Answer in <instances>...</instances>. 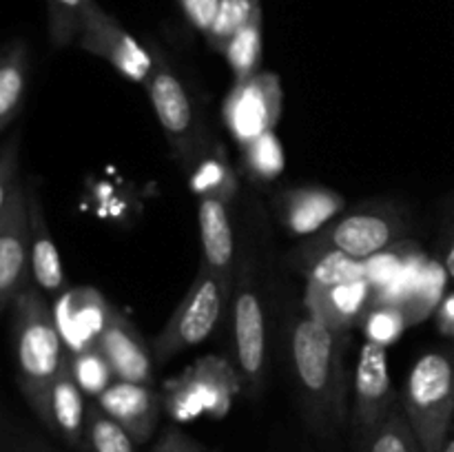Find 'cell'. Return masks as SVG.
Here are the masks:
<instances>
[{
    "mask_svg": "<svg viewBox=\"0 0 454 452\" xmlns=\"http://www.w3.org/2000/svg\"><path fill=\"white\" fill-rule=\"evenodd\" d=\"M348 332H337L313 313L295 319L291 331V366L306 421L319 437L337 433L348 415L346 377Z\"/></svg>",
    "mask_w": 454,
    "mask_h": 452,
    "instance_id": "6da1fadb",
    "label": "cell"
},
{
    "mask_svg": "<svg viewBox=\"0 0 454 452\" xmlns=\"http://www.w3.org/2000/svg\"><path fill=\"white\" fill-rule=\"evenodd\" d=\"M12 337L16 381L35 417L43 415L51 386L65 363L67 348L53 308L34 288H25L12 304Z\"/></svg>",
    "mask_w": 454,
    "mask_h": 452,
    "instance_id": "7a4b0ae2",
    "label": "cell"
},
{
    "mask_svg": "<svg viewBox=\"0 0 454 452\" xmlns=\"http://www.w3.org/2000/svg\"><path fill=\"white\" fill-rule=\"evenodd\" d=\"M399 399L426 452H442L454 424V348L419 355Z\"/></svg>",
    "mask_w": 454,
    "mask_h": 452,
    "instance_id": "3957f363",
    "label": "cell"
},
{
    "mask_svg": "<svg viewBox=\"0 0 454 452\" xmlns=\"http://www.w3.org/2000/svg\"><path fill=\"white\" fill-rule=\"evenodd\" d=\"M235 282H229L207 264H200L198 275L177 308L164 323L153 339V355L160 363L168 362L176 355L202 344L224 315L226 306L233 300Z\"/></svg>",
    "mask_w": 454,
    "mask_h": 452,
    "instance_id": "277c9868",
    "label": "cell"
},
{
    "mask_svg": "<svg viewBox=\"0 0 454 452\" xmlns=\"http://www.w3.org/2000/svg\"><path fill=\"white\" fill-rule=\"evenodd\" d=\"M239 388L244 386L238 368L231 366L226 359L207 355L191 363L176 379L167 381L162 393L164 408L177 421L193 419L198 415L224 417Z\"/></svg>",
    "mask_w": 454,
    "mask_h": 452,
    "instance_id": "5b68a950",
    "label": "cell"
},
{
    "mask_svg": "<svg viewBox=\"0 0 454 452\" xmlns=\"http://www.w3.org/2000/svg\"><path fill=\"white\" fill-rule=\"evenodd\" d=\"M408 230V222L393 207H366L331 222L306 244L317 248H335L355 260H371L377 253L399 244Z\"/></svg>",
    "mask_w": 454,
    "mask_h": 452,
    "instance_id": "8992f818",
    "label": "cell"
},
{
    "mask_svg": "<svg viewBox=\"0 0 454 452\" xmlns=\"http://www.w3.org/2000/svg\"><path fill=\"white\" fill-rule=\"evenodd\" d=\"M231 315H233V348L238 372L244 388L251 394H257L266 375V319L248 261H242L235 275Z\"/></svg>",
    "mask_w": 454,
    "mask_h": 452,
    "instance_id": "52a82bcc",
    "label": "cell"
},
{
    "mask_svg": "<svg viewBox=\"0 0 454 452\" xmlns=\"http://www.w3.org/2000/svg\"><path fill=\"white\" fill-rule=\"evenodd\" d=\"M282 109V80L278 74L260 71L247 82H233L222 106V120L226 131L242 149L257 137L275 131Z\"/></svg>",
    "mask_w": 454,
    "mask_h": 452,
    "instance_id": "ba28073f",
    "label": "cell"
},
{
    "mask_svg": "<svg viewBox=\"0 0 454 452\" xmlns=\"http://www.w3.org/2000/svg\"><path fill=\"white\" fill-rule=\"evenodd\" d=\"M31 273L29 189L18 184L0 198V310L12 308Z\"/></svg>",
    "mask_w": 454,
    "mask_h": 452,
    "instance_id": "9c48e42d",
    "label": "cell"
},
{
    "mask_svg": "<svg viewBox=\"0 0 454 452\" xmlns=\"http://www.w3.org/2000/svg\"><path fill=\"white\" fill-rule=\"evenodd\" d=\"M399 403H402V399L393 388L386 346L366 339V344L359 350L353 381L350 425H353L355 439H362L364 434L377 428Z\"/></svg>",
    "mask_w": 454,
    "mask_h": 452,
    "instance_id": "30bf717a",
    "label": "cell"
},
{
    "mask_svg": "<svg viewBox=\"0 0 454 452\" xmlns=\"http://www.w3.org/2000/svg\"><path fill=\"white\" fill-rule=\"evenodd\" d=\"M80 49L109 62L120 75L136 84H146L155 69V56H151L115 18L96 3L84 16L82 34L78 38Z\"/></svg>",
    "mask_w": 454,
    "mask_h": 452,
    "instance_id": "8fae6325",
    "label": "cell"
},
{
    "mask_svg": "<svg viewBox=\"0 0 454 452\" xmlns=\"http://www.w3.org/2000/svg\"><path fill=\"white\" fill-rule=\"evenodd\" d=\"M146 93H149L151 106H153L158 122L162 127L164 136H167L168 144H171L173 153L180 160L193 158L195 142H198V133H195V111L191 105L189 91H186L184 82L180 75L173 71L164 56H155V69L151 78L145 84Z\"/></svg>",
    "mask_w": 454,
    "mask_h": 452,
    "instance_id": "7c38bea8",
    "label": "cell"
},
{
    "mask_svg": "<svg viewBox=\"0 0 454 452\" xmlns=\"http://www.w3.org/2000/svg\"><path fill=\"white\" fill-rule=\"evenodd\" d=\"M114 310L106 297L93 286H69L60 292L53 301V317L67 353L98 346Z\"/></svg>",
    "mask_w": 454,
    "mask_h": 452,
    "instance_id": "4fadbf2b",
    "label": "cell"
},
{
    "mask_svg": "<svg viewBox=\"0 0 454 452\" xmlns=\"http://www.w3.org/2000/svg\"><path fill=\"white\" fill-rule=\"evenodd\" d=\"M346 199L328 186H291L273 195V213L293 238H313L344 213Z\"/></svg>",
    "mask_w": 454,
    "mask_h": 452,
    "instance_id": "5bb4252c",
    "label": "cell"
},
{
    "mask_svg": "<svg viewBox=\"0 0 454 452\" xmlns=\"http://www.w3.org/2000/svg\"><path fill=\"white\" fill-rule=\"evenodd\" d=\"M96 403L131 434L137 446L153 437L160 425V417L167 410L162 393H158L153 386L120 379H115L96 399Z\"/></svg>",
    "mask_w": 454,
    "mask_h": 452,
    "instance_id": "9a60e30c",
    "label": "cell"
},
{
    "mask_svg": "<svg viewBox=\"0 0 454 452\" xmlns=\"http://www.w3.org/2000/svg\"><path fill=\"white\" fill-rule=\"evenodd\" d=\"M98 348L109 359L115 379L153 386V348L146 346L136 323L122 313L114 310L98 339Z\"/></svg>",
    "mask_w": 454,
    "mask_h": 452,
    "instance_id": "2e32d148",
    "label": "cell"
},
{
    "mask_svg": "<svg viewBox=\"0 0 454 452\" xmlns=\"http://www.w3.org/2000/svg\"><path fill=\"white\" fill-rule=\"evenodd\" d=\"M372 301H375V288L368 279L333 284V286L306 284L304 292V308L337 332H350L357 323H362Z\"/></svg>",
    "mask_w": 454,
    "mask_h": 452,
    "instance_id": "e0dca14e",
    "label": "cell"
},
{
    "mask_svg": "<svg viewBox=\"0 0 454 452\" xmlns=\"http://www.w3.org/2000/svg\"><path fill=\"white\" fill-rule=\"evenodd\" d=\"M87 394L75 384L69 368V357H65L62 370L58 372L56 381L51 386L47 403H44L43 415L38 417L40 424L49 430L56 439H60L67 448L80 452L84 437V425H87V408L84 401Z\"/></svg>",
    "mask_w": 454,
    "mask_h": 452,
    "instance_id": "ac0fdd59",
    "label": "cell"
},
{
    "mask_svg": "<svg viewBox=\"0 0 454 452\" xmlns=\"http://www.w3.org/2000/svg\"><path fill=\"white\" fill-rule=\"evenodd\" d=\"M200 239L204 264L229 282H235V233L231 224L229 204L215 198H202L198 204Z\"/></svg>",
    "mask_w": 454,
    "mask_h": 452,
    "instance_id": "d6986e66",
    "label": "cell"
},
{
    "mask_svg": "<svg viewBox=\"0 0 454 452\" xmlns=\"http://www.w3.org/2000/svg\"><path fill=\"white\" fill-rule=\"evenodd\" d=\"M29 215H31V277L40 291L49 295H60L67 288L65 270H62L60 253H58L53 235L44 220L43 207L35 189H29Z\"/></svg>",
    "mask_w": 454,
    "mask_h": 452,
    "instance_id": "ffe728a7",
    "label": "cell"
},
{
    "mask_svg": "<svg viewBox=\"0 0 454 452\" xmlns=\"http://www.w3.org/2000/svg\"><path fill=\"white\" fill-rule=\"evenodd\" d=\"M288 260L295 266L297 273L304 275L306 284L333 286V284L366 279V261L355 260L335 248H317L304 242L291 253Z\"/></svg>",
    "mask_w": 454,
    "mask_h": 452,
    "instance_id": "44dd1931",
    "label": "cell"
},
{
    "mask_svg": "<svg viewBox=\"0 0 454 452\" xmlns=\"http://www.w3.org/2000/svg\"><path fill=\"white\" fill-rule=\"evenodd\" d=\"M29 82V51L22 40L7 44L0 58V131L18 118Z\"/></svg>",
    "mask_w": 454,
    "mask_h": 452,
    "instance_id": "7402d4cb",
    "label": "cell"
},
{
    "mask_svg": "<svg viewBox=\"0 0 454 452\" xmlns=\"http://www.w3.org/2000/svg\"><path fill=\"white\" fill-rule=\"evenodd\" d=\"M357 452H426L402 403L377 428L357 439Z\"/></svg>",
    "mask_w": 454,
    "mask_h": 452,
    "instance_id": "603a6c76",
    "label": "cell"
},
{
    "mask_svg": "<svg viewBox=\"0 0 454 452\" xmlns=\"http://www.w3.org/2000/svg\"><path fill=\"white\" fill-rule=\"evenodd\" d=\"M191 191L202 198H215L229 204L238 195V175L222 153H208L191 171Z\"/></svg>",
    "mask_w": 454,
    "mask_h": 452,
    "instance_id": "cb8c5ba5",
    "label": "cell"
},
{
    "mask_svg": "<svg viewBox=\"0 0 454 452\" xmlns=\"http://www.w3.org/2000/svg\"><path fill=\"white\" fill-rule=\"evenodd\" d=\"M222 56L229 62L233 71V82H247L253 75L260 74L262 66V13H257L251 22L242 27L229 44L224 47Z\"/></svg>",
    "mask_w": 454,
    "mask_h": 452,
    "instance_id": "d4e9b609",
    "label": "cell"
},
{
    "mask_svg": "<svg viewBox=\"0 0 454 452\" xmlns=\"http://www.w3.org/2000/svg\"><path fill=\"white\" fill-rule=\"evenodd\" d=\"M80 452H137V443L96 401L87 408V425Z\"/></svg>",
    "mask_w": 454,
    "mask_h": 452,
    "instance_id": "484cf974",
    "label": "cell"
},
{
    "mask_svg": "<svg viewBox=\"0 0 454 452\" xmlns=\"http://www.w3.org/2000/svg\"><path fill=\"white\" fill-rule=\"evenodd\" d=\"M448 270L442 260H428L424 275H421L419 284L412 291V295L403 301V313H406L408 326H415L421 319L433 315L443 301V288L448 282Z\"/></svg>",
    "mask_w": 454,
    "mask_h": 452,
    "instance_id": "4316f807",
    "label": "cell"
},
{
    "mask_svg": "<svg viewBox=\"0 0 454 452\" xmlns=\"http://www.w3.org/2000/svg\"><path fill=\"white\" fill-rule=\"evenodd\" d=\"M67 357H69V368L75 384L87 397L98 399L115 381L114 368L98 346L78 350V353H67Z\"/></svg>",
    "mask_w": 454,
    "mask_h": 452,
    "instance_id": "83f0119b",
    "label": "cell"
},
{
    "mask_svg": "<svg viewBox=\"0 0 454 452\" xmlns=\"http://www.w3.org/2000/svg\"><path fill=\"white\" fill-rule=\"evenodd\" d=\"M262 13L260 0H220L217 4L215 20H213L211 31L207 34V43L213 51L222 53L229 40L242 29L247 22Z\"/></svg>",
    "mask_w": 454,
    "mask_h": 452,
    "instance_id": "f1b7e54d",
    "label": "cell"
},
{
    "mask_svg": "<svg viewBox=\"0 0 454 452\" xmlns=\"http://www.w3.org/2000/svg\"><path fill=\"white\" fill-rule=\"evenodd\" d=\"M242 167L247 175H251L257 182H270L284 171L286 158H284V149L275 131L242 146Z\"/></svg>",
    "mask_w": 454,
    "mask_h": 452,
    "instance_id": "f546056e",
    "label": "cell"
},
{
    "mask_svg": "<svg viewBox=\"0 0 454 452\" xmlns=\"http://www.w3.org/2000/svg\"><path fill=\"white\" fill-rule=\"evenodd\" d=\"M96 0H47L49 38L53 47L62 49L80 38L89 7Z\"/></svg>",
    "mask_w": 454,
    "mask_h": 452,
    "instance_id": "4dcf8cb0",
    "label": "cell"
},
{
    "mask_svg": "<svg viewBox=\"0 0 454 452\" xmlns=\"http://www.w3.org/2000/svg\"><path fill=\"white\" fill-rule=\"evenodd\" d=\"M362 328L366 332L368 341H375L388 348L393 341L402 337V332L408 328L406 313L399 304H386V301H375L364 315Z\"/></svg>",
    "mask_w": 454,
    "mask_h": 452,
    "instance_id": "1f68e13d",
    "label": "cell"
},
{
    "mask_svg": "<svg viewBox=\"0 0 454 452\" xmlns=\"http://www.w3.org/2000/svg\"><path fill=\"white\" fill-rule=\"evenodd\" d=\"M3 452H58L51 443L22 428L4 425L3 430Z\"/></svg>",
    "mask_w": 454,
    "mask_h": 452,
    "instance_id": "d6a6232c",
    "label": "cell"
},
{
    "mask_svg": "<svg viewBox=\"0 0 454 452\" xmlns=\"http://www.w3.org/2000/svg\"><path fill=\"white\" fill-rule=\"evenodd\" d=\"M217 4H220V0H180V7L184 12V16L204 35L211 31L217 13Z\"/></svg>",
    "mask_w": 454,
    "mask_h": 452,
    "instance_id": "836d02e7",
    "label": "cell"
},
{
    "mask_svg": "<svg viewBox=\"0 0 454 452\" xmlns=\"http://www.w3.org/2000/svg\"><path fill=\"white\" fill-rule=\"evenodd\" d=\"M151 452H207L200 441H195L191 434L180 430L177 425H168L160 439L155 441L153 450Z\"/></svg>",
    "mask_w": 454,
    "mask_h": 452,
    "instance_id": "e575fe53",
    "label": "cell"
},
{
    "mask_svg": "<svg viewBox=\"0 0 454 452\" xmlns=\"http://www.w3.org/2000/svg\"><path fill=\"white\" fill-rule=\"evenodd\" d=\"M437 323L439 331L454 337V295L446 297L437 308Z\"/></svg>",
    "mask_w": 454,
    "mask_h": 452,
    "instance_id": "d590c367",
    "label": "cell"
},
{
    "mask_svg": "<svg viewBox=\"0 0 454 452\" xmlns=\"http://www.w3.org/2000/svg\"><path fill=\"white\" fill-rule=\"evenodd\" d=\"M439 260H442L443 266H446L448 277L454 279V226H450V233H448L446 246L442 248V257H439Z\"/></svg>",
    "mask_w": 454,
    "mask_h": 452,
    "instance_id": "8d00e7d4",
    "label": "cell"
},
{
    "mask_svg": "<svg viewBox=\"0 0 454 452\" xmlns=\"http://www.w3.org/2000/svg\"><path fill=\"white\" fill-rule=\"evenodd\" d=\"M442 452H454V424H452V428H450V434H448V439H446V446H443V450Z\"/></svg>",
    "mask_w": 454,
    "mask_h": 452,
    "instance_id": "74e56055",
    "label": "cell"
},
{
    "mask_svg": "<svg viewBox=\"0 0 454 452\" xmlns=\"http://www.w3.org/2000/svg\"><path fill=\"white\" fill-rule=\"evenodd\" d=\"M452 348H454V346H452Z\"/></svg>",
    "mask_w": 454,
    "mask_h": 452,
    "instance_id": "f35d334b",
    "label": "cell"
}]
</instances>
